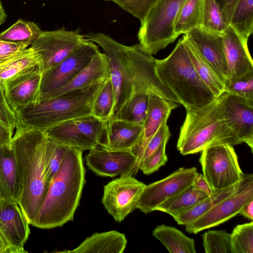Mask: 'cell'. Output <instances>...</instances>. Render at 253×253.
I'll return each mask as SVG.
<instances>
[{"label":"cell","mask_w":253,"mask_h":253,"mask_svg":"<svg viewBox=\"0 0 253 253\" xmlns=\"http://www.w3.org/2000/svg\"><path fill=\"white\" fill-rule=\"evenodd\" d=\"M222 38L228 79L253 71V62L248 49V42L242 40L230 25L227 27Z\"/></svg>","instance_id":"cell-21"},{"label":"cell","mask_w":253,"mask_h":253,"mask_svg":"<svg viewBox=\"0 0 253 253\" xmlns=\"http://www.w3.org/2000/svg\"><path fill=\"white\" fill-rule=\"evenodd\" d=\"M6 16L2 6H0V26L5 22Z\"/></svg>","instance_id":"cell-51"},{"label":"cell","mask_w":253,"mask_h":253,"mask_svg":"<svg viewBox=\"0 0 253 253\" xmlns=\"http://www.w3.org/2000/svg\"><path fill=\"white\" fill-rule=\"evenodd\" d=\"M106 122L92 115L60 123L43 132L49 138L82 152L103 146Z\"/></svg>","instance_id":"cell-9"},{"label":"cell","mask_w":253,"mask_h":253,"mask_svg":"<svg viewBox=\"0 0 253 253\" xmlns=\"http://www.w3.org/2000/svg\"><path fill=\"white\" fill-rule=\"evenodd\" d=\"M218 143L234 146L241 143L223 117L219 97L202 107L187 110L180 127L177 148L182 155L200 152Z\"/></svg>","instance_id":"cell-6"},{"label":"cell","mask_w":253,"mask_h":253,"mask_svg":"<svg viewBox=\"0 0 253 253\" xmlns=\"http://www.w3.org/2000/svg\"><path fill=\"white\" fill-rule=\"evenodd\" d=\"M202 237L205 253H233L231 235L225 230L208 231Z\"/></svg>","instance_id":"cell-39"},{"label":"cell","mask_w":253,"mask_h":253,"mask_svg":"<svg viewBox=\"0 0 253 253\" xmlns=\"http://www.w3.org/2000/svg\"><path fill=\"white\" fill-rule=\"evenodd\" d=\"M246 176V174L240 182L215 192L189 210L172 216L173 219L179 225H186L191 223L216 204L236 192L244 183Z\"/></svg>","instance_id":"cell-27"},{"label":"cell","mask_w":253,"mask_h":253,"mask_svg":"<svg viewBox=\"0 0 253 253\" xmlns=\"http://www.w3.org/2000/svg\"><path fill=\"white\" fill-rule=\"evenodd\" d=\"M185 35L210 64L224 83L228 78L222 35L208 32L200 27L192 29Z\"/></svg>","instance_id":"cell-19"},{"label":"cell","mask_w":253,"mask_h":253,"mask_svg":"<svg viewBox=\"0 0 253 253\" xmlns=\"http://www.w3.org/2000/svg\"><path fill=\"white\" fill-rule=\"evenodd\" d=\"M156 70L186 110L202 107L216 98L196 72L182 38L166 58L156 59Z\"/></svg>","instance_id":"cell-5"},{"label":"cell","mask_w":253,"mask_h":253,"mask_svg":"<svg viewBox=\"0 0 253 253\" xmlns=\"http://www.w3.org/2000/svg\"><path fill=\"white\" fill-rule=\"evenodd\" d=\"M253 200V175L246 174L240 188L223 199L203 215L185 225L186 231L192 234L217 226L238 214L242 207Z\"/></svg>","instance_id":"cell-12"},{"label":"cell","mask_w":253,"mask_h":253,"mask_svg":"<svg viewBox=\"0 0 253 253\" xmlns=\"http://www.w3.org/2000/svg\"></svg>","instance_id":"cell-53"},{"label":"cell","mask_w":253,"mask_h":253,"mask_svg":"<svg viewBox=\"0 0 253 253\" xmlns=\"http://www.w3.org/2000/svg\"><path fill=\"white\" fill-rule=\"evenodd\" d=\"M99 52L98 46L87 40L60 62L42 72L39 100L69 82Z\"/></svg>","instance_id":"cell-13"},{"label":"cell","mask_w":253,"mask_h":253,"mask_svg":"<svg viewBox=\"0 0 253 253\" xmlns=\"http://www.w3.org/2000/svg\"><path fill=\"white\" fill-rule=\"evenodd\" d=\"M28 47L18 43L0 40V63L15 56Z\"/></svg>","instance_id":"cell-45"},{"label":"cell","mask_w":253,"mask_h":253,"mask_svg":"<svg viewBox=\"0 0 253 253\" xmlns=\"http://www.w3.org/2000/svg\"><path fill=\"white\" fill-rule=\"evenodd\" d=\"M0 6H2V4H1V0H0Z\"/></svg>","instance_id":"cell-52"},{"label":"cell","mask_w":253,"mask_h":253,"mask_svg":"<svg viewBox=\"0 0 253 253\" xmlns=\"http://www.w3.org/2000/svg\"><path fill=\"white\" fill-rule=\"evenodd\" d=\"M86 41L79 29L67 30L62 27L42 31L31 46L40 57V68L43 72L60 62Z\"/></svg>","instance_id":"cell-10"},{"label":"cell","mask_w":253,"mask_h":253,"mask_svg":"<svg viewBox=\"0 0 253 253\" xmlns=\"http://www.w3.org/2000/svg\"><path fill=\"white\" fill-rule=\"evenodd\" d=\"M84 37L99 45L107 58L115 94V114L133 96L139 93L155 94L180 104L159 78L156 59L139 44L126 45L101 32L90 33Z\"/></svg>","instance_id":"cell-1"},{"label":"cell","mask_w":253,"mask_h":253,"mask_svg":"<svg viewBox=\"0 0 253 253\" xmlns=\"http://www.w3.org/2000/svg\"><path fill=\"white\" fill-rule=\"evenodd\" d=\"M230 25L244 41L253 32V0H239L233 13Z\"/></svg>","instance_id":"cell-33"},{"label":"cell","mask_w":253,"mask_h":253,"mask_svg":"<svg viewBox=\"0 0 253 253\" xmlns=\"http://www.w3.org/2000/svg\"><path fill=\"white\" fill-rule=\"evenodd\" d=\"M193 184L196 188L206 193L208 196H211L213 193L208 182L202 174L199 173L197 174Z\"/></svg>","instance_id":"cell-47"},{"label":"cell","mask_w":253,"mask_h":253,"mask_svg":"<svg viewBox=\"0 0 253 253\" xmlns=\"http://www.w3.org/2000/svg\"><path fill=\"white\" fill-rule=\"evenodd\" d=\"M0 253H13L12 249L0 231Z\"/></svg>","instance_id":"cell-50"},{"label":"cell","mask_w":253,"mask_h":253,"mask_svg":"<svg viewBox=\"0 0 253 253\" xmlns=\"http://www.w3.org/2000/svg\"><path fill=\"white\" fill-rule=\"evenodd\" d=\"M159 0H112L124 10L141 22L150 10Z\"/></svg>","instance_id":"cell-41"},{"label":"cell","mask_w":253,"mask_h":253,"mask_svg":"<svg viewBox=\"0 0 253 253\" xmlns=\"http://www.w3.org/2000/svg\"><path fill=\"white\" fill-rule=\"evenodd\" d=\"M184 0H159L140 22L137 37L140 47L151 55L173 42L175 20Z\"/></svg>","instance_id":"cell-7"},{"label":"cell","mask_w":253,"mask_h":253,"mask_svg":"<svg viewBox=\"0 0 253 253\" xmlns=\"http://www.w3.org/2000/svg\"><path fill=\"white\" fill-rule=\"evenodd\" d=\"M199 159L203 175L213 193L242 181L245 174L233 146L218 143L206 146Z\"/></svg>","instance_id":"cell-8"},{"label":"cell","mask_w":253,"mask_h":253,"mask_svg":"<svg viewBox=\"0 0 253 253\" xmlns=\"http://www.w3.org/2000/svg\"><path fill=\"white\" fill-rule=\"evenodd\" d=\"M227 125L242 143L253 150V100L225 91L218 96Z\"/></svg>","instance_id":"cell-15"},{"label":"cell","mask_w":253,"mask_h":253,"mask_svg":"<svg viewBox=\"0 0 253 253\" xmlns=\"http://www.w3.org/2000/svg\"><path fill=\"white\" fill-rule=\"evenodd\" d=\"M13 131L0 121V147L11 144Z\"/></svg>","instance_id":"cell-48"},{"label":"cell","mask_w":253,"mask_h":253,"mask_svg":"<svg viewBox=\"0 0 253 253\" xmlns=\"http://www.w3.org/2000/svg\"><path fill=\"white\" fill-rule=\"evenodd\" d=\"M143 126L118 119L114 116L106 122L102 147L112 150H132L140 143Z\"/></svg>","instance_id":"cell-23"},{"label":"cell","mask_w":253,"mask_h":253,"mask_svg":"<svg viewBox=\"0 0 253 253\" xmlns=\"http://www.w3.org/2000/svg\"><path fill=\"white\" fill-rule=\"evenodd\" d=\"M110 78L109 63L106 55L100 51L90 62L62 86L49 92L40 100L58 96L84 88L92 84Z\"/></svg>","instance_id":"cell-22"},{"label":"cell","mask_w":253,"mask_h":253,"mask_svg":"<svg viewBox=\"0 0 253 253\" xmlns=\"http://www.w3.org/2000/svg\"><path fill=\"white\" fill-rule=\"evenodd\" d=\"M203 0H184L177 16L174 31L178 37L200 27Z\"/></svg>","instance_id":"cell-31"},{"label":"cell","mask_w":253,"mask_h":253,"mask_svg":"<svg viewBox=\"0 0 253 253\" xmlns=\"http://www.w3.org/2000/svg\"><path fill=\"white\" fill-rule=\"evenodd\" d=\"M70 147L47 137L45 150V174L50 183L60 169Z\"/></svg>","instance_id":"cell-37"},{"label":"cell","mask_w":253,"mask_h":253,"mask_svg":"<svg viewBox=\"0 0 253 253\" xmlns=\"http://www.w3.org/2000/svg\"><path fill=\"white\" fill-rule=\"evenodd\" d=\"M182 39L196 72L214 96L218 97L224 91L223 82L201 54L193 43L185 35Z\"/></svg>","instance_id":"cell-26"},{"label":"cell","mask_w":253,"mask_h":253,"mask_svg":"<svg viewBox=\"0 0 253 253\" xmlns=\"http://www.w3.org/2000/svg\"><path fill=\"white\" fill-rule=\"evenodd\" d=\"M227 26L215 0H203L200 27L209 32L222 35Z\"/></svg>","instance_id":"cell-36"},{"label":"cell","mask_w":253,"mask_h":253,"mask_svg":"<svg viewBox=\"0 0 253 253\" xmlns=\"http://www.w3.org/2000/svg\"><path fill=\"white\" fill-rule=\"evenodd\" d=\"M239 0H215L218 4L224 20L229 25L234 9Z\"/></svg>","instance_id":"cell-46"},{"label":"cell","mask_w":253,"mask_h":253,"mask_svg":"<svg viewBox=\"0 0 253 253\" xmlns=\"http://www.w3.org/2000/svg\"><path fill=\"white\" fill-rule=\"evenodd\" d=\"M239 213L244 216L245 217L251 219H253V200L245 205Z\"/></svg>","instance_id":"cell-49"},{"label":"cell","mask_w":253,"mask_h":253,"mask_svg":"<svg viewBox=\"0 0 253 253\" xmlns=\"http://www.w3.org/2000/svg\"><path fill=\"white\" fill-rule=\"evenodd\" d=\"M40 64V57L30 46L0 63V82L7 80Z\"/></svg>","instance_id":"cell-30"},{"label":"cell","mask_w":253,"mask_h":253,"mask_svg":"<svg viewBox=\"0 0 253 253\" xmlns=\"http://www.w3.org/2000/svg\"><path fill=\"white\" fill-rule=\"evenodd\" d=\"M152 235L171 253H196L194 240L175 227L158 225L153 230Z\"/></svg>","instance_id":"cell-28"},{"label":"cell","mask_w":253,"mask_h":253,"mask_svg":"<svg viewBox=\"0 0 253 253\" xmlns=\"http://www.w3.org/2000/svg\"><path fill=\"white\" fill-rule=\"evenodd\" d=\"M0 121L13 131L17 125L14 112L9 106L5 97L3 84L0 82Z\"/></svg>","instance_id":"cell-44"},{"label":"cell","mask_w":253,"mask_h":253,"mask_svg":"<svg viewBox=\"0 0 253 253\" xmlns=\"http://www.w3.org/2000/svg\"><path fill=\"white\" fill-rule=\"evenodd\" d=\"M115 94L110 78L96 96L92 106L91 115L106 122L115 115Z\"/></svg>","instance_id":"cell-35"},{"label":"cell","mask_w":253,"mask_h":253,"mask_svg":"<svg viewBox=\"0 0 253 253\" xmlns=\"http://www.w3.org/2000/svg\"><path fill=\"white\" fill-rule=\"evenodd\" d=\"M29 224L19 205L0 199V231L10 245L13 253H25L24 246L30 233Z\"/></svg>","instance_id":"cell-17"},{"label":"cell","mask_w":253,"mask_h":253,"mask_svg":"<svg viewBox=\"0 0 253 253\" xmlns=\"http://www.w3.org/2000/svg\"><path fill=\"white\" fill-rule=\"evenodd\" d=\"M85 159L87 168L97 175L114 177L131 175L136 156L131 150H112L98 146L89 150Z\"/></svg>","instance_id":"cell-16"},{"label":"cell","mask_w":253,"mask_h":253,"mask_svg":"<svg viewBox=\"0 0 253 253\" xmlns=\"http://www.w3.org/2000/svg\"><path fill=\"white\" fill-rule=\"evenodd\" d=\"M127 244L124 234L113 230L95 233L76 248L63 252L74 253H123Z\"/></svg>","instance_id":"cell-25"},{"label":"cell","mask_w":253,"mask_h":253,"mask_svg":"<svg viewBox=\"0 0 253 253\" xmlns=\"http://www.w3.org/2000/svg\"><path fill=\"white\" fill-rule=\"evenodd\" d=\"M170 132L167 121L164 122L147 145L143 153L140 165L145 162L165 140H169Z\"/></svg>","instance_id":"cell-43"},{"label":"cell","mask_w":253,"mask_h":253,"mask_svg":"<svg viewBox=\"0 0 253 253\" xmlns=\"http://www.w3.org/2000/svg\"><path fill=\"white\" fill-rule=\"evenodd\" d=\"M21 185L11 144L0 147V196L18 204Z\"/></svg>","instance_id":"cell-24"},{"label":"cell","mask_w":253,"mask_h":253,"mask_svg":"<svg viewBox=\"0 0 253 253\" xmlns=\"http://www.w3.org/2000/svg\"><path fill=\"white\" fill-rule=\"evenodd\" d=\"M168 140L164 141L159 148L139 166L140 170L145 175L150 174L165 165L168 161L166 153V145Z\"/></svg>","instance_id":"cell-42"},{"label":"cell","mask_w":253,"mask_h":253,"mask_svg":"<svg viewBox=\"0 0 253 253\" xmlns=\"http://www.w3.org/2000/svg\"><path fill=\"white\" fill-rule=\"evenodd\" d=\"M231 235L233 253H253V222L237 225Z\"/></svg>","instance_id":"cell-38"},{"label":"cell","mask_w":253,"mask_h":253,"mask_svg":"<svg viewBox=\"0 0 253 253\" xmlns=\"http://www.w3.org/2000/svg\"><path fill=\"white\" fill-rule=\"evenodd\" d=\"M148 95L145 93L134 95L114 115V117L143 126L147 114Z\"/></svg>","instance_id":"cell-34"},{"label":"cell","mask_w":253,"mask_h":253,"mask_svg":"<svg viewBox=\"0 0 253 253\" xmlns=\"http://www.w3.org/2000/svg\"><path fill=\"white\" fill-rule=\"evenodd\" d=\"M83 152L69 147L60 169L50 181L33 226L50 229L74 220L85 182Z\"/></svg>","instance_id":"cell-2"},{"label":"cell","mask_w":253,"mask_h":253,"mask_svg":"<svg viewBox=\"0 0 253 253\" xmlns=\"http://www.w3.org/2000/svg\"><path fill=\"white\" fill-rule=\"evenodd\" d=\"M198 173L195 167L180 168L166 177L146 185L136 209L145 214L156 211L166 200L192 184Z\"/></svg>","instance_id":"cell-14"},{"label":"cell","mask_w":253,"mask_h":253,"mask_svg":"<svg viewBox=\"0 0 253 253\" xmlns=\"http://www.w3.org/2000/svg\"><path fill=\"white\" fill-rule=\"evenodd\" d=\"M145 185L130 174L121 175L104 186L102 203L114 220L121 222L136 209Z\"/></svg>","instance_id":"cell-11"},{"label":"cell","mask_w":253,"mask_h":253,"mask_svg":"<svg viewBox=\"0 0 253 253\" xmlns=\"http://www.w3.org/2000/svg\"><path fill=\"white\" fill-rule=\"evenodd\" d=\"M42 74L38 65L3 84L5 97L14 112L39 100Z\"/></svg>","instance_id":"cell-18"},{"label":"cell","mask_w":253,"mask_h":253,"mask_svg":"<svg viewBox=\"0 0 253 253\" xmlns=\"http://www.w3.org/2000/svg\"><path fill=\"white\" fill-rule=\"evenodd\" d=\"M42 32L34 22L19 19L0 33V40L21 43L28 47L38 39Z\"/></svg>","instance_id":"cell-32"},{"label":"cell","mask_w":253,"mask_h":253,"mask_svg":"<svg viewBox=\"0 0 253 253\" xmlns=\"http://www.w3.org/2000/svg\"><path fill=\"white\" fill-rule=\"evenodd\" d=\"M108 79L21 108L14 112L16 127L43 132L63 122L91 115L93 101Z\"/></svg>","instance_id":"cell-4"},{"label":"cell","mask_w":253,"mask_h":253,"mask_svg":"<svg viewBox=\"0 0 253 253\" xmlns=\"http://www.w3.org/2000/svg\"><path fill=\"white\" fill-rule=\"evenodd\" d=\"M178 106L177 103L167 100L158 95H148V110L143 125L142 137L139 145L132 150L136 156L132 175H135L139 170L142 156L148 142L162 124L168 121L171 111Z\"/></svg>","instance_id":"cell-20"},{"label":"cell","mask_w":253,"mask_h":253,"mask_svg":"<svg viewBox=\"0 0 253 253\" xmlns=\"http://www.w3.org/2000/svg\"><path fill=\"white\" fill-rule=\"evenodd\" d=\"M224 84V91L253 100V71L227 79Z\"/></svg>","instance_id":"cell-40"},{"label":"cell","mask_w":253,"mask_h":253,"mask_svg":"<svg viewBox=\"0 0 253 253\" xmlns=\"http://www.w3.org/2000/svg\"><path fill=\"white\" fill-rule=\"evenodd\" d=\"M16 128L11 145L21 185L18 205L32 225L49 184L45 174L47 137L40 130Z\"/></svg>","instance_id":"cell-3"},{"label":"cell","mask_w":253,"mask_h":253,"mask_svg":"<svg viewBox=\"0 0 253 253\" xmlns=\"http://www.w3.org/2000/svg\"><path fill=\"white\" fill-rule=\"evenodd\" d=\"M208 196L192 184L166 200L156 208V211L166 212L172 216L189 210Z\"/></svg>","instance_id":"cell-29"}]
</instances>
